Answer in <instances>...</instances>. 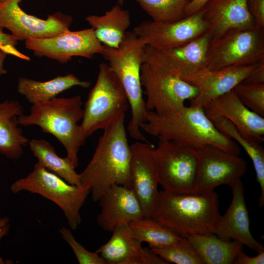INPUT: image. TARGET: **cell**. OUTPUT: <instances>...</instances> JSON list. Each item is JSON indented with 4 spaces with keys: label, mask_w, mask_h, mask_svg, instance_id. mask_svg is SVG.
<instances>
[{
    "label": "cell",
    "mask_w": 264,
    "mask_h": 264,
    "mask_svg": "<svg viewBox=\"0 0 264 264\" xmlns=\"http://www.w3.org/2000/svg\"><path fill=\"white\" fill-rule=\"evenodd\" d=\"M201 10L211 39L231 31L256 28L247 0H209Z\"/></svg>",
    "instance_id": "obj_21"
},
{
    "label": "cell",
    "mask_w": 264,
    "mask_h": 264,
    "mask_svg": "<svg viewBox=\"0 0 264 264\" xmlns=\"http://www.w3.org/2000/svg\"><path fill=\"white\" fill-rule=\"evenodd\" d=\"M152 18L157 22L179 21L185 17L191 0H135Z\"/></svg>",
    "instance_id": "obj_30"
},
{
    "label": "cell",
    "mask_w": 264,
    "mask_h": 264,
    "mask_svg": "<svg viewBox=\"0 0 264 264\" xmlns=\"http://www.w3.org/2000/svg\"><path fill=\"white\" fill-rule=\"evenodd\" d=\"M130 147L132 188L140 203L144 217H151L160 196L155 148L149 142L139 141Z\"/></svg>",
    "instance_id": "obj_15"
},
{
    "label": "cell",
    "mask_w": 264,
    "mask_h": 264,
    "mask_svg": "<svg viewBox=\"0 0 264 264\" xmlns=\"http://www.w3.org/2000/svg\"><path fill=\"white\" fill-rule=\"evenodd\" d=\"M28 144L38 164L70 184L82 185L79 174L76 172L70 160L66 156L64 158L59 156L50 142L44 139H32Z\"/></svg>",
    "instance_id": "obj_27"
},
{
    "label": "cell",
    "mask_w": 264,
    "mask_h": 264,
    "mask_svg": "<svg viewBox=\"0 0 264 264\" xmlns=\"http://www.w3.org/2000/svg\"><path fill=\"white\" fill-rule=\"evenodd\" d=\"M232 201L223 216L220 215L212 233L225 241L236 240L258 252L264 251L263 243L256 241L251 234L250 220L246 208L244 188L239 181L231 187Z\"/></svg>",
    "instance_id": "obj_19"
},
{
    "label": "cell",
    "mask_w": 264,
    "mask_h": 264,
    "mask_svg": "<svg viewBox=\"0 0 264 264\" xmlns=\"http://www.w3.org/2000/svg\"><path fill=\"white\" fill-rule=\"evenodd\" d=\"M7 54L0 50V76L6 73V70L4 68V64Z\"/></svg>",
    "instance_id": "obj_40"
},
{
    "label": "cell",
    "mask_w": 264,
    "mask_h": 264,
    "mask_svg": "<svg viewBox=\"0 0 264 264\" xmlns=\"http://www.w3.org/2000/svg\"><path fill=\"white\" fill-rule=\"evenodd\" d=\"M210 39L207 32L186 44L171 48L157 49L146 45L144 62L183 79L205 67Z\"/></svg>",
    "instance_id": "obj_16"
},
{
    "label": "cell",
    "mask_w": 264,
    "mask_h": 264,
    "mask_svg": "<svg viewBox=\"0 0 264 264\" xmlns=\"http://www.w3.org/2000/svg\"><path fill=\"white\" fill-rule=\"evenodd\" d=\"M159 184L176 194L196 193L198 156L195 149L159 140L155 148Z\"/></svg>",
    "instance_id": "obj_9"
},
{
    "label": "cell",
    "mask_w": 264,
    "mask_h": 264,
    "mask_svg": "<svg viewBox=\"0 0 264 264\" xmlns=\"http://www.w3.org/2000/svg\"><path fill=\"white\" fill-rule=\"evenodd\" d=\"M216 128L222 133L238 142L251 159L261 187L259 206L264 205V149L261 144L251 140L241 132L228 119L220 116L210 118Z\"/></svg>",
    "instance_id": "obj_28"
},
{
    "label": "cell",
    "mask_w": 264,
    "mask_h": 264,
    "mask_svg": "<svg viewBox=\"0 0 264 264\" xmlns=\"http://www.w3.org/2000/svg\"><path fill=\"white\" fill-rule=\"evenodd\" d=\"M242 83L250 84H264V62L258 65Z\"/></svg>",
    "instance_id": "obj_37"
},
{
    "label": "cell",
    "mask_w": 264,
    "mask_h": 264,
    "mask_svg": "<svg viewBox=\"0 0 264 264\" xmlns=\"http://www.w3.org/2000/svg\"><path fill=\"white\" fill-rule=\"evenodd\" d=\"M112 233L110 240L96 250L107 264H168L151 248L143 247L129 224L118 227Z\"/></svg>",
    "instance_id": "obj_20"
},
{
    "label": "cell",
    "mask_w": 264,
    "mask_h": 264,
    "mask_svg": "<svg viewBox=\"0 0 264 264\" xmlns=\"http://www.w3.org/2000/svg\"><path fill=\"white\" fill-rule=\"evenodd\" d=\"M119 4L114 5L102 16L89 15L86 20L104 45L117 48L122 42L131 24L129 10Z\"/></svg>",
    "instance_id": "obj_25"
},
{
    "label": "cell",
    "mask_w": 264,
    "mask_h": 264,
    "mask_svg": "<svg viewBox=\"0 0 264 264\" xmlns=\"http://www.w3.org/2000/svg\"><path fill=\"white\" fill-rule=\"evenodd\" d=\"M141 129L159 140L174 141L195 149L208 145L231 154L240 153L237 143L216 128L200 106H184L161 114L148 111Z\"/></svg>",
    "instance_id": "obj_1"
},
{
    "label": "cell",
    "mask_w": 264,
    "mask_h": 264,
    "mask_svg": "<svg viewBox=\"0 0 264 264\" xmlns=\"http://www.w3.org/2000/svg\"><path fill=\"white\" fill-rule=\"evenodd\" d=\"M206 115L224 117L243 134L261 144L264 140V118L246 107L234 90L210 102L204 108Z\"/></svg>",
    "instance_id": "obj_22"
},
{
    "label": "cell",
    "mask_w": 264,
    "mask_h": 264,
    "mask_svg": "<svg viewBox=\"0 0 264 264\" xmlns=\"http://www.w3.org/2000/svg\"><path fill=\"white\" fill-rule=\"evenodd\" d=\"M247 5L255 27L264 30V0H247Z\"/></svg>",
    "instance_id": "obj_35"
},
{
    "label": "cell",
    "mask_w": 264,
    "mask_h": 264,
    "mask_svg": "<svg viewBox=\"0 0 264 264\" xmlns=\"http://www.w3.org/2000/svg\"><path fill=\"white\" fill-rule=\"evenodd\" d=\"M22 1L7 0L0 4V26L18 41L49 38L69 30L71 16L57 12L42 19L25 12L20 6Z\"/></svg>",
    "instance_id": "obj_11"
},
{
    "label": "cell",
    "mask_w": 264,
    "mask_h": 264,
    "mask_svg": "<svg viewBox=\"0 0 264 264\" xmlns=\"http://www.w3.org/2000/svg\"><path fill=\"white\" fill-rule=\"evenodd\" d=\"M209 0H191L187 5L186 10V16H190L195 14L202 8L204 4Z\"/></svg>",
    "instance_id": "obj_38"
},
{
    "label": "cell",
    "mask_w": 264,
    "mask_h": 264,
    "mask_svg": "<svg viewBox=\"0 0 264 264\" xmlns=\"http://www.w3.org/2000/svg\"><path fill=\"white\" fill-rule=\"evenodd\" d=\"M201 10L177 21H145L133 31L146 44L157 49L171 48L186 44L207 32Z\"/></svg>",
    "instance_id": "obj_14"
},
{
    "label": "cell",
    "mask_w": 264,
    "mask_h": 264,
    "mask_svg": "<svg viewBox=\"0 0 264 264\" xmlns=\"http://www.w3.org/2000/svg\"><path fill=\"white\" fill-rule=\"evenodd\" d=\"M10 190L14 194H38L52 201L62 210L71 230L81 224L80 210L90 193L88 187L70 184L37 163L28 175L15 181Z\"/></svg>",
    "instance_id": "obj_7"
},
{
    "label": "cell",
    "mask_w": 264,
    "mask_h": 264,
    "mask_svg": "<svg viewBox=\"0 0 264 264\" xmlns=\"http://www.w3.org/2000/svg\"><path fill=\"white\" fill-rule=\"evenodd\" d=\"M129 224L134 236L141 242L148 243L150 248L172 245L183 238L151 217H144Z\"/></svg>",
    "instance_id": "obj_29"
},
{
    "label": "cell",
    "mask_w": 264,
    "mask_h": 264,
    "mask_svg": "<svg viewBox=\"0 0 264 264\" xmlns=\"http://www.w3.org/2000/svg\"><path fill=\"white\" fill-rule=\"evenodd\" d=\"M196 150L198 156L196 193L210 192L221 185L232 187L246 172V163L238 155L208 145Z\"/></svg>",
    "instance_id": "obj_12"
},
{
    "label": "cell",
    "mask_w": 264,
    "mask_h": 264,
    "mask_svg": "<svg viewBox=\"0 0 264 264\" xmlns=\"http://www.w3.org/2000/svg\"><path fill=\"white\" fill-rule=\"evenodd\" d=\"M99 202L101 211L96 220L105 231L112 232L121 225L144 217L140 203L132 188L114 185Z\"/></svg>",
    "instance_id": "obj_18"
},
{
    "label": "cell",
    "mask_w": 264,
    "mask_h": 264,
    "mask_svg": "<svg viewBox=\"0 0 264 264\" xmlns=\"http://www.w3.org/2000/svg\"><path fill=\"white\" fill-rule=\"evenodd\" d=\"M23 114L22 105L14 100L0 103V154L11 160L23 155L29 139L19 127L18 117Z\"/></svg>",
    "instance_id": "obj_23"
},
{
    "label": "cell",
    "mask_w": 264,
    "mask_h": 264,
    "mask_svg": "<svg viewBox=\"0 0 264 264\" xmlns=\"http://www.w3.org/2000/svg\"><path fill=\"white\" fill-rule=\"evenodd\" d=\"M125 115L104 130L91 159L79 174L93 201H99L114 185L132 188L131 151L125 126Z\"/></svg>",
    "instance_id": "obj_2"
},
{
    "label": "cell",
    "mask_w": 264,
    "mask_h": 264,
    "mask_svg": "<svg viewBox=\"0 0 264 264\" xmlns=\"http://www.w3.org/2000/svg\"><path fill=\"white\" fill-rule=\"evenodd\" d=\"M140 77L148 111L161 114L180 109L186 100L198 94L197 88L193 85L146 62L141 66Z\"/></svg>",
    "instance_id": "obj_10"
},
{
    "label": "cell",
    "mask_w": 264,
    "mask_h": 264,
    "mask_svg": "<svg viewBox=\"0 0 264 264\" xmlns=\"http://www.w3.org/2000/svg\"><path fill=\"white\" fill-rule=\"evenodd\" d=\"M10 229V219L7 217L0 218V242L5 236L8 234ZM6 262L0 256V264H4Z\"/></svg>",
    "instance_id": "obj_39"
},
{
    "label": "cell",
    "mask_w": 264,
    "mask_h": 264,
    "mask_svg": "<svg viewBox=\"0 0 264 264\" xmlns=\"http://www.w3.org/2000/svg\"><path fill=\"white\" fill-rule=\"evenodd\" d=\"M264 62V30L256 28L230 31L211 39L205 67L218 69L232 66L254 65Z\"/></svg>",
    "instance_id": "obj_8"
},
{
    "label": "cell",
    "mask_w": 264,
    "mask_h": 264,
    "mask_svg": "<svg viewBox=\"0 0 264 264\" xmlns=\"http://www.w3.org/2000/svg\"><path fill=\"white\" fill-rule=\"evenodd\" d=\"M3 28L0 26V50L7 54H11L22 60L29 61L30 58L19 51L16 46L18 41L11 34L3 31Z\"/></svg>",
    "instance_id": "obj_34"
},
{
    "label": "cell",
    "mask_w": 264,
    "mask_h": 264,
    "mask_svg": "<svg viewBox=\"0 0 264 264\" xmlns=\"http://www.w3.org/2000/svg\"><path fill=\"white\" fill-rule=\"evenodd\" d=\"M259 64L214 70L204 67L185 77L183 80L198 89L196 97L190 101V105L204 108L212 100L233 90L242 83Z\"/></svg>",
    "instance_id": "obj_17"
},
{
    "label": "cell",
    "mask_w": 264,
    "mask_h": 264,
    "mask_svg": "<svg viewBox=\"0 0 264 264\" xmlns=\"http://www.w3.org/2000/svg\"><path fill=\"white\" fill-rule=\"evenodd\" d=\"M220 215L218 196L203 193H172L162 190L152 215L155 221L183 238L212 233Z\"/></svg>",
    "instance_id": "obj_3"
},
{
    "label": "cell",
    "mask_w": 264,
    "mask_h": 264,
    "mask_svg": "<svg viewBox=\"0 0 264 264\" xmlns=\"http://www.w3.org/2000/svg\"><path fill=\"white\" fill-rule=\"evenodd\" d=\"M145 46L133 31H127L119 47L104 45L101 54L109 62L125 92L131 110V118L127 127L129 135L143 142L148 141L141 129L148 111L143 98L140 77Z\"/></svg>",
    "instance_id": "obj_5"
},
{
    "label": "cell",
    "mask_w": 264,
    "mask_h": 264,
    "mask_svg": "<svg viewBox=\"0 0 264 264\" xmlns=\"http://www.w3.org/2000/svg\"><path fill=\"white\" fill-rule=\"evenodd\" d=\"M90 85L89 82L82 81L73 73L58 76L44 82L20 77L18 80L17 91L32 105L49 101L73 87L87 88Z\"/></svg>",
    "instance_id": "obj_24"
},
{
    "label": "cell",
    "mask_w": 264,
    "mask_h": 264,
    "mask_svg": "<svg viewBox=\"0 0 264 264\" xmlns=\"http://www.w3.org/2000/svg\"><path fill=\"white\" fill-rule=\"evenodd\" d=\"M25 47L39 57H44L65 64L73 57L92 59L101 54L104 45L96 37L92 28L68 30L46 38H30L25 41Z\"/></svg>",
    "instance_id": "obj_13"
},
{
    "label": "cell",
    "mask_w": 264,
    "mask_h": 264,
    "mask_svg": "<svg viewBox=\"0 0 264 264\" xmlns=\"http://www.w3.org/2000/svg\"><path fill=\"white\" fill-rule=\"evenodd\" d=\"M187 238L203 264H233L236 254L243 246L238 241L223 240L211 233L193 234Z\"/></svg>",
    "instance_id": "obj_26"
},
{
    "label": "cell",
    "mask_w": 264,
    "mask_h": 264,
    "mask_svg": "<svg viewBox=\"0 0 264 264\" xmlns=\"http://www.w3.org/2000/svg\"><path fill=\"white\" fill-rule=\"evenodd\" d=\"M129 102L124 89L109 65L101 63L96 83L83 108L81 127L88 138L99 130H105L123 115Z\"/></svg>",
    "instance_id": "obj_6"
},
{
    "label": "cell",
    "mask_w": 264,
    "mask_h": 264,
    "mask_svg": "<svg viewBox=\"0 0 264 264\" xmlns=\"http://www.w3.org/2000/svg\"><path fill=\"white\" fill-rule=\"evenodd\" d=\"M7 0H0V4L4 2L5 1H6Z\"/></svg>",
    "instance_id": "obj_42"
},
{
    "label": "cell",
    "mask_w": 264,
    "mask_h": 264,
    "mask_svg": "<svg viewBox=\"0 0 264 264\" xmlns=\"http://www.w3.org/2000/svg\"><path fill=\"white\" fill-rule=\"evenodd\" d=\"M258 253L256 256L249 257L244 253L242 248L236 254L233 264H264V251Z\"/></svg>",
    "instance_id": "obj_36"
},
{
    "label": "cell",
    "mask_w": 264,
    "mask_h": 264,
    "mask_svg": "<svg viewBox=\"0 0 264 264\" xmlns=\"http://www.w3.org/2000/svg\"><path fill=\"white\" fill-rule=\"evenodd\" d=\"M82 97H55L32 104L28 114L18 117L22 126H37L44 133L54 136L63 146L66 157L76 168L78 153L87 137L79 122L83 116Z\"/></svg>",
    "instance_id": "obj_4"
},
{
    "label": "cell",
    "mask_w": 264,
    "mask_h": 264,
    "mask_svg": "<svg viewBox=\"0 0 264 264\" xmlns=\"http://www.w3.org/2000/svg\"><path fill=\"white\" fill-rule=\"evenodd\" d=\"M240 101L248 109L264 116V84L241 83L233 89Z\"/></svg>",
    "instance_id": "obj_32"
},
{
    "label": "cell",
    "mask_w": 264,
    "mask_h": 264,
    "mask_svg": "<svg viewBox=\"0 0 264 264\" xmlns=\"http://www.w3.org/2000/svg\"><path fill=\"white\" fill-rule=\"evenodd\" d=\"M124 2L125 0H117V3L122 6H123Z\"/></svg>",
    "instance_id": "obj_41"
},
{
    "label": "cell",
    "mask_w": 264,
    "mask_h": 264,
    "mask_svg": "<svg viewBox=\"0 0 264 264\" xmlns=\"http://www.w3.org/2000/svg\"><path fill=\"white\" fill-rule=\"evenodd\" d=\"M151 250L167 262L176 264H203L196 249L187 238L178 242Z\"/></svg>",
    "instance_id": "obj_31"
},
{
    "label": "cell",
    "mask_w": 264,
    "mask_h": 264,
    "mask_svg": "<svg viewBox=\"0 0 264 264\" xmlns=\"http://www.w3.org/2000/svg\"><path fill=\"white\" fill-rule=\"evenodd\" d=\"M62 238L71 248L79 264H107L105 260L96 251H89L79 242L70 230L65 227L59 229Z\"/></svg>",
    "instance_id": "obj_33"
}]
</instances>
